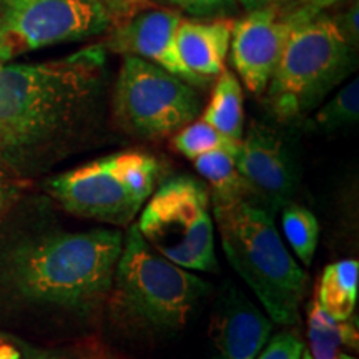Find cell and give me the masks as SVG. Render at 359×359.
Instances as JSON below:
<instances>
[{"mask_svg": "<svg viewBox=\"0 0 359 359\" xmlns=\"http://www.w3.org/2000/svg\"><path fill=\"white\" fill-rule=\"evenodd\" d=\"M135 0H0V64L50 45L110 34Z\"/></svg>", "mask_w": 359, "mask_h": 359, "instance_id": "obj_7", "label": "cell"}, {"mask_svg": "<svg viewBox=\"0 0 359 359\" xmlns=\"http://www.w3.org/2000/svg\"><path fill=\"white\" fill-rule=\"evenodd\" d=\"M201 110L196 88L143 58H123L114 88V114L125 132L160 140L191 123Z\"/></svg>", "mask_w": 359, "mask_h": 359, "instance_id": "obj_9", "label": "cell"}, {"mask_svg": "<svg viewBox=\"0 0 359 359\" xmlns=\"http://www.w3.org/2000/svg\"><path fill=\"white\" fill-rule=\"evenodd\" d=\"M358 286L359 263L356 259H339L323 269L314 302L334 320H349L356 309Z\"/></svg>", "mask_w": 359, "mask_h": 359, "instance_id": "obj_16", "label": "cell"}, {"mask_svg": "<svg viewBox=\"0 0 359 359\" xmlns=\"http://www.w3.org/2000/svg\"><path fill=\"white\" fill-rule=\"evenodd\" d=\"M182 19V13L170 8H150L132 13L123 24L111 30L107 47L114 52L151 62L193 87H205L208 80L193 75L180 58L177 30Z\"/></svg>", "mask_w": 359, "mask_h": 359, "instance_id": "obj_12", "label": "cell"}, {"mask_svg": "<svg viewBox=\"0 0 359 359\" xmlns=\"http://www.w3.org/2000/svg\"><path fill=\"white\" fill-rule=\"evenodd\" d=\"M105 45L42 64H0V168L29 178L87 140L100 118Z\"/></svg>", "mask_w": 359, "mask_h": 359, "instance_id": "obj_2", "label": "cell"}, {"mask_svg": "<svg viewBox=\"0 0 359 359\" xmlns=\"http://www.w3.org/2000/svg\"><path fill=\"white\" fill-rule=\"evenodd\" d=\"M238 6H241L246 12L258 11V8L278 6V4H285L286 0H235Z\"/></svg>", "mask_w": 359, "mask_h": 359, "instance_id": "obj_27", "label": "cell"}, {"mask_svg": "<svg viewBox=\"0 0 359 359\" xmlns=\"http://www.w3.org/2000/svg\"><path fill=\"white\" fill-rule=\"evenodd\" d=\"M224 257L243 278L273 323L299 321L308 276L283 243L273 215L253 201L213 206Z\"/></svg>", "mask_w": 359, "mask_h": 359, "instance_id": "obj_4", "label": "cell"}, {"mask_svg": "<svg viewBox=\"0 0 359 359\" xmlns=\"http://www.w3.org/2000/svg\"><path fill=\"white\" fill-rule=\"evenodd\" d=\"M240 145L241 142L224 137L223 133H219L218 130H215L212 125H208L201 118L196 120V122L193 120L191 123L180 128L172 138L173 150L191 161L201 155L217 150L238 155Z\"/></svg>", "mask_w": 359, "mask_h": 359, "instance_id": "obj_20", "label": "cell"}, {"mask_svg": "<svg viewBox=\"0 0 359 359\" xmlns=\"http://www.w3.org/2000/svg\"><path fill=\"white\" fill-rule=\"evenodd\" d=\"M122 245L111 228H0V327L87 330L105 311Z\"/></svg>", "mask_w": 359, "mask_h": 359, "instance_id": "obj_1", "label": "cell"}, {"mask_svg": "<svg viewBox=\"0 0 359 359\" xmlns=\"http://www.w3.org/2000/svg\"><path fill=\"white\" fill-rule=\"evenodd\" d=\"M137 228L156 253L177 266L218 273L212 200L198 180H167L143 205Z\"/></svg>", "mask_w": 359, "mask_h": 359, "instance_id": "obj_8", "label": "cell"}, {"mask_svg": "<svg viewBox=\"0 0 359 359\" xmlns=\"http://www.w3.org/2000/svg\"><path fill=\"white\" fill-rule=\"evenodd\" d=\"M303 341L294 333H280L269 338L257 359H302Z\"/></svg>", "mask_w": 359, "mask_h": 359, "instance_id": "obj_24", "label": "cell"}, {"mask_svg": "<svg viewBox=\"0 0 359 359\" xmlns=\"http://www.w3.org/2000/svg\"><path fill=\"white\" fill-rule=\"evenodd\" d=\"M193 163L196 172L208 183L212 206L251 201L250 188L238 172L236 155L217 150L198 156L193 160Z\"/></svg>", "mask_w": 359, "mask_h": 359, "instance_id": "obj_18", "label": "cell"}, {"mask_svg": "<svg viewBox=\"0 0 359 359\" xmlns=\"http://www.w3.org/2000/svg\"><path fill=\"white\" fill-rule=\"evenodd\" d=\"M304 11L296 4L258 8L233 20L230 57L241 85L253 95H263L273 77L291 30Z\"/></svg>", "mask_w": 359, "mask_h": 359, "instance_id": "obj_10", "label": "cell"}, {"mask_svg": "<svg viewBox=\"0 0 359 359\" xmlns=\"http://www.w3.org/2000/svg\"><path fill=\"white\" fill-rule=\"evenodd\" d=\"M359 7H358V0L353 4L351 7L348 8L346 12L341 13V15L334 17L336 24L341 29L344 37L349 43L353 45V48L356 50L358 43H359V22H358V15H359Z\"/></svg>", "mask_w": 359, "mask_h": 359, "instance_id": "obj_25", "label": "cell"}, {"mask_svg": "<svg viewBox=\"0 0 359 359\" xmlns=\"http://www.w3.org/2000/svg\"><path fill=\"white\" fill-rule=\"evenodd\" d=\"M359 118V80L354 79L344 85L330 102L323 103L314 114V127L334 132L351 127Z\"/></svg>", "mask_w": 359, "mask_h": 359, "instance_id": "obj_21", "label": "cell"}, {"mask_svg": "<svg viewBox=\"0 0 359 359\" xmlns=\"http://www.w3.org/2000/svg\"><path fill=\"white\" fill-rule=\"evenodd\" d=\"M306 326L309 348L304 353L311 359H338L358 351V320H334L313 299L306 309Z\"/></svg>", "mask_w": 359, "mask_h": 359, "instance_id": "obj_15", "label": "cell"}, {"mask_svg": "<svg viewBox=\"0 0 359 359\" xmlns=\"http://www.w3.org/2000/svg\"><path fill=\"white\" fill-rule=\"evenodd\" d=\"M178 11L190 13L195 19H213L228 17L236 11L235 0H165Z\"/></svg>", "mask_w": 359, "mask_h": 359, "instance_id": "obj_23", "label": "cell"}, {"mask_svg": "<svg viewBox=\"0 0 359 359\" xmlns=\"http://www.w3.org/2000/svg\"><path fill=\"white\" fill-rule=\"evenodd\" d=\"M236 167L250 188L251 201L268 213L293 201L299 185V167L293 148L266 123L251 122L241 138Z\"/></svg>", "mask_w": 359, "mask_h": 359, "instance_id": "obj_11", "label": "cell"}, {"mask_svg": "<svg viewBox=\"0 0 359 359\" xmlns=\"http://www.w3.org/2000/svg\"><path fill=\"white\" fill-rule=\"evenodd\" d=\"M354 55L334 17L304 7L264 92L268 109L280 122H293L318 109L351 74Z\"/></svg>", "mask_w": 359, "mask_h": 359, "instance_id": "obj_5", "label": "cell"}, {"mask_svg": "<svg viewBox=\"0 0 359 359\" xmlns=\"http://www.w3.org/2000/svg\"><path fill=\"white\" fill-rule=\"evenodd\" d=\"M201 120L224 137L241 142L245 135L243 87L233 72L224 69L218 75Z\"/></svg>", "mask_w": 359, "mask_h": 359, "instance_id": "obj_17", "label": "cell"}, {"mask_svg": "<svg viewBox=\"0 0 359 359\" xmlns=\"http://www.w3.org/2000/svg\"><path fill=\"white\" fill-rule=\"evenodd\" d=\"M0 359H67L53 349L39 348L0 327Z\"/></svg>", "mask_w": 359, "mask_h": 359, "instance_id": "obj_22", "label": "cell"}, {"mask_svg": "<svg viewBox=\"0 0 359 359\" xmlns=\"http://www.w3.org/2000/svg\"><path fill=\"white\" fill-rule=\"evenodd\" d=\"M231 29L233 20L228 17L182 19L177 30V48L183 65L208 82L218 77L230 53Z\"/></svg>", "mask_w": 359, "mask_h": 359, "instance_id": "obj_14", "label": "cell"}, {"mask_svg": "<svg viewBox=\"0 0 359 359\" xmlns=\"http://www.w3.org/2000/svg\"><path fill=\"white\" fill-rule=\"evenodd\" d=\"M13 198V188L8 175L0 168V219L4 218V213L7 212L8 205Z\"/></svg>", "mask_w": 359, "mask_h": 359, "instance_id": "obj_26", "label": "cell"}, {"mask_svg": "<svg viewBox=\"0 0 359 359\" xmlns=\"http://www.w3.org/2000/svg\"><path fill=\"white\" fill-rule=\"evenodd\" d=\"M210 291V283L156 253L133 224L123 236L105 311L125 334L168 336L187 327Z\"/></svg>", "mask_w": 359, "mask_h": 359, "instance_id": "obj_3", "label": "cell"}, {"mask_svg": "<svg viewBox=\"0 0 359 359\" xmlns=\"http://www.w3.org/2000/svg\"><path fill=\"white\" fill-rule=\"evenodd\" d=\"M160 173L154 155L125 150L55 175L47 190L75 217L127 226L154 195Z\"/></svg>", "mask_w": 359, "mask_h": 359, "instance_id": "obj_6", "label": "cell"}, {"mask_svg": "<svg viewBox=\"0 0 359 359\" xmlns=\"http://www.w3.org/2000/svg\"><path fill=\"white\" fill-rule=\"evenodd\" d=\"M302 359H311V358H309V356H308V354L303 351V356H302ZM338 359H356V358H354V356H353V354H341V356H339Z\"/></svg>", "mask_w": 359, "mask_h": 359, "instance_id": "obj_29", "label": "cell"}, {"mask_svg": "<svg viewBox=\"0 0 359 359\" xmlns=\"http://www.w3.org/2000/svg\"><path fill=\"white\" fill-rule=\"evenodd\" d=\"M273 323L235 286L217 299L210 321L215 359H257L271 338Z\"/></svg>", "mask_w": 359, "mask_h": 359, "instance_id": "obj_13", "label": "cell"}, {"mask_svg": "<svg viewBox=\"0 0 359 359\" xmlns=\"http://www.w3.org/2000/svg\"><path fill=\"white\" fill-rule=\"evenodd\" d=\"M280 212L283 233L291 250L294 251L303 266H309L316 253L318 240H320V223L311 210L294 201L283 206Z\"/></svg>", "mask_w": 359, "mask_h": 359, "instance_id": "obj_19", "label": "cell"}, {"mask_svg": "<svg viewBox=\"0 0 359 359\" xmlns=\"http://www.w3.org/2000/svg\"><path fill=\"white\" fill-rule=\"evenodd\" d=\"M343 2V0H294V4L302 7L313 8V11H325V8L334 6V4Z\"/></svg>", "mask_w": 359, "mask_h": 359, "instance_id": "obj_28", "label": "cell"}]
</instances>
